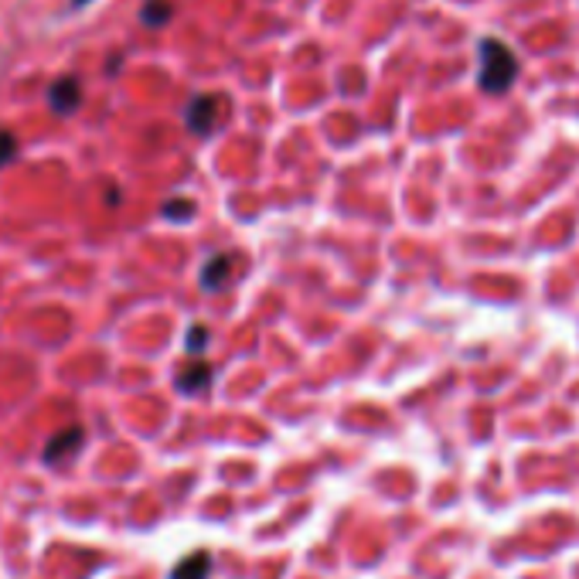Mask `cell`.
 Wrapping results in <instances>:
<instances>
[{"label": "cell", "mask_w": 579, "mask_h": 579, "mask_svg": "<svg viewBox=\"0 0 579 579\" xmlns=\"http://www.w3.org/2000/svg\"><path fill=\"white\" fill-rule=\"evenodd\" d=\"M519 78V59L515 51L498 41L484 38L481 41V89L484 92H508Z\"/></svg>", "instance_id": "6da1fadb"}, {"label": "cell", "mask_w": 579, "mask_h": 579, "mask_svg": "<svg viewBox=\"0 0 579 579\" xmlns=\"http://www.w3.org/2000/svg\"><path fill=\"white\" fill-rule=\"evenodd\" d=\"M215 116H218V96H195L188 109H184V120H188V130L195 133H212L215 126Z\"/></svg>", "instance_id": "7a4b0ae2"}, {"label": "cell", "mask_w": 579, "mask_h": 579, "mask_svg": "<svg viewBox=\"0 0 579 579\" xmlns=\"http://www.w3.org/2000/svg\"><path fill=\"white\" fill-rule=\"evenodd\" d=\"M82 440H86V429L82 427H65V429H59L51 440H48V446H45V464H61L65 457H72L78 446H82Z\"/></svg>", "instance_id": "3957f363"}, {"label": "cell", "mask_w": 579, "mask_h": 579, "mask_svg": "<svg viewBox=\"0 0 579 579\" xmlns=\"http://www.w3.org/2000/svg\"><path fill=\"white\" fill-rule=\"evenodd\" d=\"M78 99H82V86H78L76 76H61L48 86V106L55 113H72L78 106Z\"/></svg>", "instance_id": "277c9868"}, {"label": "cell", "mask_w": 579, "mask_h": 579, "mask_svg": "<svg viewBox=\"0 0 579 579\" xmlns=\"http://www.w3.org/2000/svg\"><path fill=\"white\" fill-rule=\"evenodd\" d=\"M232 262H235L232 253H218V256H212V260L205 262V266H201V290L215 293V290L225 287L232 276Z\"/></svg>", "instance_id": "5b68a950"}, {"label": "cell", "mask_w": 579, "mask_h": 579, "mask_svg": "<svg viewBox=\"0 0 579 579\" xmlns=\"http://www.w3.org/2000/svg\"><path fill=\"white\" fill-rule=\"evenodd\" d=\"M212 381V365L208 362H201V358H188V365L178 372V389L181 392H201L205 385Z\"/></svg>", "instance_id": "8992f818"}, {"label": "cell", "mask_w": 579, "mask_h": 579, "mask_svg": "<svg viewBox=\"0 0 579 579\" xmlns=\"http://www.w3.org/2000/svg\"><path fill=\"white\" fill-rule=\"evenodd\" d=\"M208 573H212V556L198 549L191 556H184L181 563L170 569V579H208Z\"/></svg>", "instance_id": "52a82bcc"}, {"label": "cell", "mask_w": 579, "mask_h": 579, "mask_svg": "<svg viewBox=\"0 0 579 579\" xmlns=\"http://www.w3.org/2000/svg\"><path fill=\"white\" fill-rule=\"evenodd\" d=\"M170 11H174V4H170V0H147V4L140 7V17H143V24L161 28V24L170 17Z\"/></svg>", "instance_id": "ba28073f"}, {"label": "cell", "mask_w": 579, "mask_h": 579, "mask_svg": "<svg viewBox=\"0 0 579 579\" xmlns=\"http://www.w3.org/2000/svg\"><path fill=\"white\" fill-rule=\"evenodd\" d=\"M205 345H208V331H205L201 324H195V327L188 331V354H195V358H198L201 351H205Z\"/></svg>", "instance_id": "9c48e42d"}, {"label": "cell", "mask_w": 579, "mask_h": 579, "mask_svg": "<svg viewBox=\"0 0 579 579\" xmlns=\"http://www.w3.org/2000/svg\"><path fill=\"white\" fill-rule=\"evenodd\" d=\"M191 212H195V205H191V201H184V198L168 201V205H164V215H168V218H178V222L191 218Z\"/></svg>", "instance_id": "30bf717a"}, {"label": "cell", "mask_w": 579, "mask_h": 579, "mask_svg": "<svg viewBox=\"0 0 579 579\" xmlns=\"http://www.w3.org/2000/svg\"><path fill=\"white\" fill-rule=\"evenodd\" d=\"M17 153V140H14V133L11 130H0V168L11 161Z\"/></svg>", "instance_id": "8fae6325"}, {"label": "cell", "mask_w": 579, "mask_h": 579, "mask_svg": "<svg viewBox=\"0 0 579 579\" xmlns=\"http://www.w3.org/2000/svg\"><path fill=\"white\" fill-rule=\"evenodd\" d=\"M82 4H89V0H72V7H82Z\"/></svg>", "instance_id": "7c38bea8"}]
</instances>
